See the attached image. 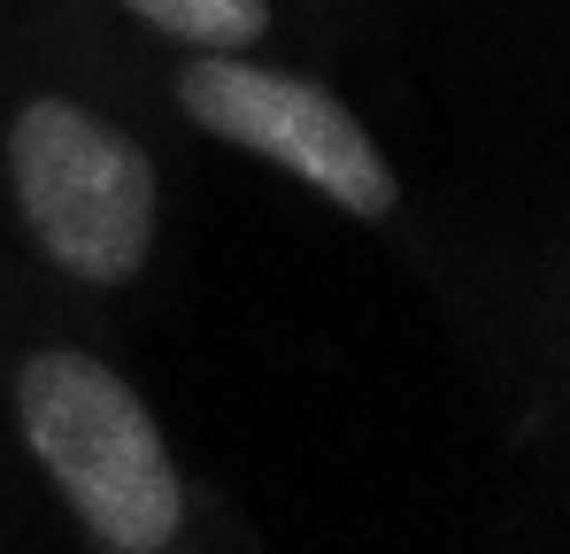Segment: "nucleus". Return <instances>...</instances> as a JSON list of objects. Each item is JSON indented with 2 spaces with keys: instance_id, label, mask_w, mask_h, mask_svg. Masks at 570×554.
Instances as JSON below:
<instances>
[{
  "instance_id": "20e7f679",
  "label": "nucleus",
  "mask_w": 570,
  "mask_h": 554,
  "mask_svg": "<svg viewBox=\"0 0 570 554\" xmlns=\"http://www.w3.org/2000/svg\"><path fill=\"white\" fill-rule=\"evenodd\" d=\"M100 8H116L131 31H147L163 47L239 55V47H271L278 39V0H100Z\"/></svg>"
},
{
  "instance_id": "f03ea898",
  "label": "nucleus",
  "mask_w": 570,
  "mask_h": 554,
  "mask_svg": "<svg viewBox=\"0 0 570 554\" xmlns=\"http://www.w3.org/2000/svg\"><path fill=\"white\" fill-rule=\"evenodd\" d=\"M0 200L31 263L86 300H124L163 255L155 147L78 86L23 78L0 100Z\"/></svg>"
},
{
  "instance_id": "7ed1b4c3",
  "label": "nucleus",
  "mask_w": 570,
  "mask_h": 554,
  "mask_svg": "<svg viewBox=\"0 0 570 554\" xmlns=\"http://www.w3.org/2000/svg\"><path fill=\"white\" fill-rule=\"evenodd\" d=\"M170 108L186 116L200 139L232 147V155H255L285 170L293 185H308L324 208L355 216V224H401L409 192L401 170L371 139V123L347 108V92H332L324 78L271 62L255 47L239 55H216V47H170V70H163Z\"/></svg>"
},
{
  "instance_id": "f257e3e1",
  "label": "nucleus",
  "mask_w": 570,
  "mask_h": 554,
  "mask_svg": "<svg viewBox=\"0 0 570 554\" xmlns=\"http://www.w3.org/2000/svg\"><path fill=\"white\" fill-rule=\"evenodd\" d=\"M0 408L23 462L94 554L239 547V524L193 485L155 400L86 339H16L0 369Z\"/></svg>"
}]
</instances>
